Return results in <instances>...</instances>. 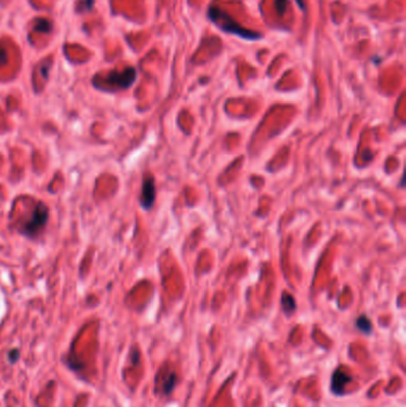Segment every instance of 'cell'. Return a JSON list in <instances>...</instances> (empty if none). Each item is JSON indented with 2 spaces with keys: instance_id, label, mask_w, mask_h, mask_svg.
Wrapping results in <instances>:
<instances>
[{
  "instance_id": "cell-4",
  "label": "cell",
  "mask_w": 406,
  "mask_h": 407,
  "mask_svg": "<svg viewBox=\"0 0 406 407\" xmlns=\"http://www.w3.org/2000/svg\"><path fill=\"white\" fill-rule=\"evenodd\" d=\"M350 381L351 376L349 375L348 373L337 369L334 374H332L331 378V385H330L331 392L336 395H342L344 393L345 386H347Z\"/></svg>"
},
{
  "instance_id": "cell-8",
  "label": "cell",
  "mask_w": 406,
  "mask_h": 407,
  "mask_svg": "<svg viewBox=\"0 0 406 407\" xmlns=\"http://www.w3.org/2000/svg\"><path fill=\"white\" fill-rule=\"evenodd\" d=\"M176 385V376L174 373H171V374L167 375L164 380V383H162V391H164L165 394H169L173 391Z\"/></svg>"
},
{
  "instance_id": "cell-12",
  "label": "cell",
  "mask_w": 406,
  "mask_h": 407,
  "mask_svg": "<svg viewBox=\"0 0 406 407\" xmlns=\"http://www.w3.org/2000/svg\"><path fill=\"white\" fill-rule=\"evenodd\" d=\"M295 3H297L298 4V6H299V9L300 10H302V11H305V3H304V0H295Z\"/></svg>"
},
{
  "instance_id": "cell-1",
  "label": "cell",
  "mask_w": 406,
  "mask_h": 407,
  "mask_svg": "<svg viewBox=\"0 0 406 407\" xmlns=\"http://www.w3.org/2000/svg\"><path fill=\"white\" fill-rule=\"evenodd\" d=\"M208 17L216 26H218L222 31L229 33V35L238 36L239 38L245 39V41H260L264 38L262 33L243 28L228 12H225L218 6H210L208 10Z\"/></svg>"
},
{
  "instance_id": "cell-5",
  "label": "cell",
  "mask_w": 406,
  "mask_h": 407,
  "mask_svg": "<svg viewBox=\"0 0 406 407\" xmlns=\"http://www.w3.org/2000/svg\"><path fill=\"white\" fill-rule=\"evenodd\" d=\"M155 200V186L151 176H147L143 181L141 204L144 209H150Z\"/></svg>"
},
{
  "instance_id": "cell-11",
  "label": "cell",
  "mask_w": 406,
  "mask_h": 407,
  "mask_svg": "<svg viewBox=\"0 0 406 407\" xmlns=\"http://www.w3.org/2000/svg\"><path fill=\"white\" fill-rule=\"evenodd\" d=\"M19 356H21V353H19V350L18 349H13L11 351L9 352L8 355V359H9V362L10 363H15L18 361Z\"/></svg>"
},
{
  "instance_id": "cell-7",
  "label": "cell",
  "mask_w": 406,
  "mask_h": 407,
  "mask_svg": "<svg viewBox=\"0 0 406 407\" xmlns=\"http://www.w3.org/2000/svg\"><path fill=\"white\" fill-rule=\"evenodd\" d=\"M356 328L364 333H371L372 332V323L366 316H360L356 319Z\"/></svg>"
},
{
  "instance_id": "cell-6",
  "label": "cell",
  "mask_w": 406,
  "mask_h": 407,
  "mask_svg": "<svg viewBox=\"0 0 406 407\" xmlns=\"http://www.w3.org/2000/svg\"><path fill=\"white\" fill-rule=\"evenodd\" d=\"M281 305L282 310L286 315H291L297 309V305H295V300L292 295H289L288 293H284L281 296Z\"/></svg>"
},
{
  "instance_id": "cell-13",
  "label": "cell",
  "mask_w": 406,
  "mask_h": 407,
  "mask_svg": "<svg viewBox=\"0 0 406 407\" xmlns=\"http://www.w3.org/2000/svg\"><path fill=\"white\" fill-rule=\"evenodd\" d=\"M5 59H6V54H5V52H4V50H2V49H0V63H2V62H4V61H5Z\"/></svg>"
},
{
  "instance_id": "cell-9",
  "label": "cell",
  "mask_w": 406,
  "mask_h": 407,
  "mask_svg": "<svg viewBox=\"0 0 406 407\" xmlns=\"http://www.w3.org/2000/svg\"><path fill=\"white\" fill-rule=\"evenodd\" d=\"M36 29L39 30L42 32H48L50 30V22L48 19L44 18H39L37 19V25H36Z\"/></svg>"
},
{
  "instance_id": "cell-3",
  "label": "cell",
  "mask_w": 406,
  "mask_h": 407,
  "mask_svg": "<svg viewBox=\"0 0 406 407\" xmlns=\"http://www.w3.org/2000/svg\"><path fill=\"white\" fill-rule=\"evenodd\" d=\"M136 76H137L136 69L132 68V67H129V68H126L125 71H123L121 73L118 72L110 73L108 78L105 79V82H108L109 85H111L116 88L125 89L129 88L130 86L135 82Z\"/></svg>"
},
{
  "instance_id": "cell-2",
  "label": "cell",
  "mask_w": 406,
  "mask_h": 407,
  "mask_svg": "<svg viewBox=\"0 0 406 407\" xmlns=\"http://www.w3.org/2000/svg\"><path fill=\"white\" fill-rule=\"evenodd\" d=\"M46 220H48V209L43 204H38L34 212H32L31 217L23 225L22 233L29 237H34L43 229Z\"/></svg>"
},
{
  "instance_id": "cell-10",
  "label": "cell",
  "mask_w": 406,
  "mask_h": 407,
  "mask_svg": "<svg viewBox=\"0 0 406 407\" xmlns=\"http://www.w3.org/2000/svg\"><path fill=\"white\" fill-rule=\"evenodd\" d=\"M275 8L279 15H284L287 8V0H275Z\"/></svg>"
}]
</instances>
